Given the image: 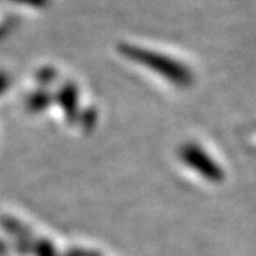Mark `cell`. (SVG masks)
I'll return each mask as SVG.
<instances>
[{
  "label": "cell",
  "instance_id": "obj_1",
  "mask_svg": "<svg viewBox=\"0 0 256 256\" xmlns=\"http://www.w3.org/2000/svg\"><path fill=\"white\" fill-rule=\"evenodd\" d=\"M120 51L126 59L147 66L158 74L170 79V82L176 85H188L192 82V72L187 66L176 59L168 58L167 54L136 45H124L120 46Z\"/></svg>",
  "mask_w": 256,
  "mask_h": 256
},
{
  "label": "cell",
  "instance_id": "obj_2",
  "mask_svg": "<svg viewBox=\"0 0 256 256\" xmlns=\"http://www.w3.org/2000/svg\"><path fill=\"white\" fill-rule=\"evenodd\" d=\"M19 2H26V4H30V5L40 6V5H45V4H48V0H19Z\"/></svg>",
  "mask_w": 256,
  "mask_h": 256
}]
</instances>
